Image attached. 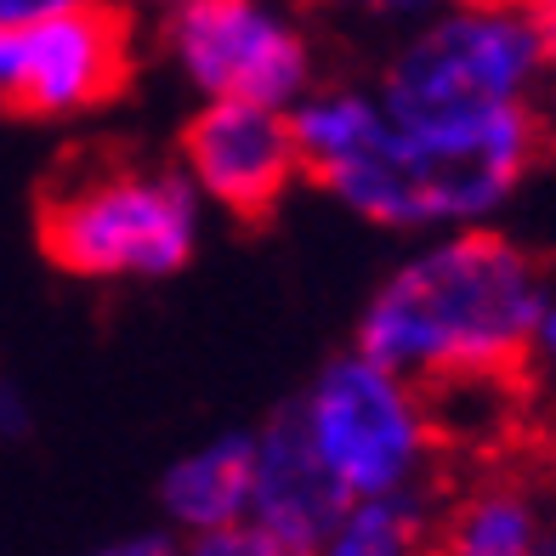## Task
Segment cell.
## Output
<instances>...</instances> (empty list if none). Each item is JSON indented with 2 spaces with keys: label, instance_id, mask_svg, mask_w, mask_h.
Here are the masks:
<instances>
[{
  "label": "cell",
  "instance_id": "obj_15",
  "mask_svg": "<svg viewBox=\"0 0 556 556\" xmlns=\"http://www.w3.org/2000/svg\"><path fill=\"white\" fill-rule=\"evenodd\" d=\"M58 7H68V0H0V40L23 35V29H29V23L52 17Z\"/></svg>",
  "mask_w": 556,
  "mask_h": 556
},
{
  "label": "cell",
  "instance_id": "obj_2",
  "mask_svg": "<svg viewBox=\"0 0 556 556\" xmlns=\"http://www.w3.org/2000/svg\"><path fill=\"white\" fill-rule=\"evenodd\" d=\"M545 290L540 262L517 239L454 227L375 290L358 352L409 381H494L528 358Z\"/></svg>",
  "mask_w": 556,
  "mask_h": 556
},
{
  "label": "cell",
  "instance_id": "obj_22",
  "mask_svg": "<svg viewBox=\"0 0 556 556\" xmlns=\"http://www.w3.org/2000/svg\"><path fill=\"white\" fill-rule=\"evenodd\" d=\"M545 556H556V540H551V551H545Z\"/></svg>",
  "mask_w": 556,
  "mask_h": 556
},
{
  "label": "cell",
  "instance_id": "obj_14",
  "mask_svg": "<svg viewBox=\"0 0 556 556\" xmlns=\"http://www.w3.org/2000/svg\"><path fill=\"white\" fill-rule=\"evenodd\" d=\"M522 364L556 369V290H545V301H540L534 330H528V358H522Z\"/></svg>",
  "mask_w": 556,
  "mask_h": 556
},
{
  "label": "cell",
  "instance_id": "obj_20",
  "mask_svg": "<svg viewBox=\"0 0 556 556\" xmlns=\"http://www.w3.org/2000/svg\"><path fill=\"white\" fill-rule=\"evenodd\" d=\"M137 7H154V12H182V7H193V0H137Z\"/></svg>",
  "mask_w": 556,
  "mask_h": 556
},
{
  "label": "cell",
  "instance_id": "obj_13",
  "mask_svg": "<svg viewBox=\"0 0 556 556\" xmlns=\"http://www.w3.org/2000/svg\"><path fill=\"white\" fill-rule=\"evenodd\" d=\"M182 556H301L290 545H278L273 534H262L256 522H233V528H211V534H193V545Z\"/></svg>",
  "mask_w": 556,
  "mask_h": 556
},
{
  "label": "cell",
  "instance_id": "obj_18",
  "mask_svg": "<svg viewBox=\"0 0 556 556\" xmlns=\"http://www.w3.org/2000/svg\"><path fill=\"white\" fill-rule=\"evenodd\" d=\"M346 7H369V12H432L448 0H346Z\"/></svg>",
  "mask_w": 556,
  "mask_h": 556
},
{
  "label": "cell",
  "instance_id": "obj_8",
  "mask_svg": "<svg viewBox=\"0 0 556 556\" xmlns=\"http://www.w3.org/2000/svg\"><path fill=\"white\" fill-rule=\"evenodd\" d=\"M182 160L193 170V188L244 222L273 216L301 176L290 109L267 103H205L182 137Z\"/></svg>",
  "mask_w": 556,
  "mask_h": 556
},
{
  "label": "cell",
  "instance_id": "obj_19",
  "mask_svg": "<svg viewBox=\"0 0 556 556\" xmlns=\"http://www.w3.org/2000/svg\"><path fill=\"white\" fill-rule=\"evenodd\" d=\"M540 17V29H545V46H551V68H556V0H528Z\"/></svg>",
  "mask_w": 556,
  "mask_h": 556
},
{
  "label": "cell",
  "instance_id": "obj_21",
  "mask_svg": "<svg viewBox=\"0 0 556 556\" xmlns=\"http://www.w3.org/2000/svg\"><path fill=\"white\" fill-rule=\"evenodd\" d=\"M0 80H7V40H0Z\"/></svg>",
  "mask_w": 556,
  "mask_h": 556
},
{
  "label": "cell",
  "instance_id": "obj_4",
  "mask_svg": "<svg viewBox=\"0 0 556 556\" xmlns=\"http://www.w3.org/2000/svg\"><path fill=\"white\" fill-rule=\"evenodd\" d=\"M199 244V199L182 176L86 160L40 199V250L74 278H170Z\"/></svg>",
  "mask_w": 556,
  "mask_h": 556
},
{
  "label": "cell",
  "instance_id": "obj_7",
  "mask_svg": "<svg viewBox=\"0 0 556 556\" xmlns=\"http://www.w3.org/2000/svg\"><path fill=\"white\" fill-rule=\"evenodd\" d=\"M131 74V35L109 0H68L52 17L29 23L7 40V80L0 97L23 114L63 119L86 114L125 86Z\"/></svg>",
  "mask_w": 556,
  "mask_h": 556
},
{
  "label": "cell",
  "instance_id": "obj_12",
  "mask_svg": "<svg viewBox=\"0 0 556 556\" xmlns=\"http://www.w3.org/2000/svg\"><path fill=\"white\" fill-rule=\"evenodd\" d=\"M432 540H438L432 500L415 483V489L346 500L313 556H432Z\"/></svg>",
  "mask_w": 556,
  "mask_h": 556
},
{
  "label": "cell",
  "instance_id": "obj_10",
  "mask_svg": "<svg viewBox=\"0 0 556 556\" xmlns=\"http://www.w3.org/2000/svg\"><path fill=\"white\" fill-rule=\"evenodd\" d=\"M250 500H256V438H216L165 471V511L193 534L250 522Z\"/></svg>",
  "mask_w": 556,
  "mask_h": 556
},
{
  "label": "cell",
  "instance_id": "obj_6",
  "mask_svg": "<svg viewBox=\"0 0 556 556\" xmlns=\"http://www.w3.org/2000/svg\"><path fill=\"white\" fill-rule=\"evenodd\" d=\"M170 58L211 103L290 109L313 80V46L278 0H193L170 12Z\"/></svg>",
  "mask_w": 556,
  "mask_h": 556
},
{
  "label": "cell",
  "instance_id": "obj_1",
  "mask_svg": "<svg viewBox=\"0 0 556 556\" xmlns=\"http://www.w3.org/2000/svg\"><path fill=\"white\" fill-rule=\"evenodd\" d=\"M301 170L381 227H483L540 160V114L392 119L375 91H318L290 109Z\"/></svg>",
  "mask_w": 556,
  "mask_h": 556
},
{
  "label": "cell",
  "instance_id": "obj_11",
  "mask_svg": "<svg viewBox=\"0 0 556 556\" xmlns=\"http://www.w3.org/2000/svg\"><path fill=\"white\" fill-rule=\"evenodd\" d=\"M545 551H551L545 517L534 494L517 483H489L466 494L432 540V556H545Z\"/></svg>",
  "mask_w": 556,
  "mask_h": 556
},
{
  "label": "cell",
  "instance_id": "obj_17",
  "mask_svg": "<svg viewBox=\"0 0 556 556\" xmlns=\"http://www.w3.org/2000/svg\"><path fill=\"white\" fill-rule=\"evenodd\" d=\"M91 556H182L165 534H125V540H109V545H97Z\"/></svg>",
  "mask_w": 556,
  "mask_h": 556
},
{
  "label": "cell",
  "instance_id": "obj_5",
  "mask_svg": "<svg viewBox=\"0 0 556 556\" xmlns=\"http://www.w3.org/2000/svg\"><path fill=\"white\" fill-rule=\"evenodd\" d=\"M295 420L346 500L415 489L438 443L432 409L420 403L415 381L369 352H352L324 369L313 392L295 403Z\"/></svg>",
  "mask_w": 556,
  "mask_h": 556
},
{
  "label": "cell",
  "instance_id": "obj_16",
  "mask_svg": "<svg viewBox=\"0 0 556 556\" xmlns=\"http://www.w3.org/2000/svg\"><path fill=\"white\" fill-rule=\"evenodd\" d=\"M29 432V397L17 381H0V438H23Z\"/></svg>",
  "mask_w": 556,
  "mask_h": 556
},
{
  "label": "cell",
  "instance_id": "obj_9",
  "mask_svg": "<svg viewBox=\"0 0 556 556\" xmlns=\"http://www.w3.org/2000/svg\"><path fill=\"white\" fill-rule=\"evenodd\" d=\"M341 505H346V494L336 489V477L318 466L295 409H285L256 438V500H250V522H256L262 534H273L278 545L313 556Z\"/></svg>",
  "mask_w": 556,
  "mask_h": 556
},
{
  "label": "cell",
  "instance_id": "obj_3",
  "mask_svg": "<svg viewBox=\"0 0 556 556\" xmlns=\"http://www.w3.org/2000/svg\"><path fill=\"white\" fill-rule=\"evenodd\" d=\"M551 74V46L528 0H448L392 58L381 109L392 119H477L528 109Z\"/></svg>",
  "mask_w": 556,
  "mask_h": 556
}]
</instances>
